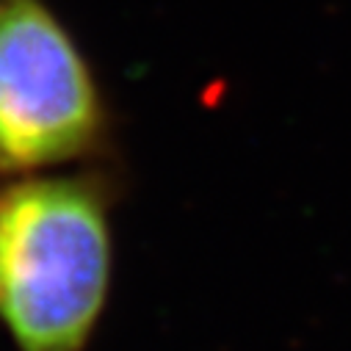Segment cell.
Returning a JSON list of instances; mask_svg holds the SVG:
<instances>
[{"label": "cell", "instance_id": "obj_1", "mask_svg": "<svg viewBox=\"0 0 351 351\" xmlns=\"http://www.w3.org/2000/svg\"><path fill=\"white\" fill-rule=\"evenodd\" d=\"M111 163L9 180L0 189V329L17 351H89L114 271Z\"/></svg>", "mask_w": 351, "mask_h": 351}, {"label": "cell", "instance_id": "obj_2", "mask_svg": "<svg viewBox=\"0 0 351 351\" xmlns=\"http://www.w3.org/2000/svg\"><path fill=\"white\" fill-rule=\"evenodd\" d=\"M117 117L50 0H0V180L111 163Z\"/></svg>", "mask_w": 351, "mask_h": 351}]
</instances>
